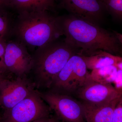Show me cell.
Returning <instances> with one entry per match:
<instances>
[{
    "label": "cell",
    "mask_w": 122,
    "mask_h": 122,
    "mask_svg": "<svg viewBox=\"0 0 122 122\" xmlns=\"http://www.w3.org/2000/svg\"><path fill=\"white\" fill-rule=\"evenodd\" d=\"M122 91L116 89L111 83H102L92 80L77 92L74 97L82 102L102 105L120 97Z\"/></svg>",
    "instance_id": "30bf717a"
},
{
    "label": "cell",
    "mask_w": 122,
    "mask_h": 122,
    "mask_svg": "<svg viewBox=\"0 0 122 122\" xmlns=\"http://www.w3.org/2000/svg\"><path fill=\"white\" fill-rule=\"evenodd\" d=\"M51 109L34 90L15 106L5 110L4 122H33L50 116Z\"/></svg>",
    "instance_id": "5b68a950"
},
{
    "label": "cell",
    "mask_w": 122,
    "mask_h": 122,
    "mask_svg": "<svg viewBox=\"0 0 122 122\" xmlns=\"http://www.w3.org/2000/svg\"><path fill=\"white\" fill-rule=\"evenodd\" d=\"M9 0H0V7L4 5H8Z\"/></svg>",
    "instance_id": "7402d4cb"
},
{
    "label": "cell",
    "mask_w": 122,
    "mask_h": 122,
    "mask_svg": "<svg viewBox=\"0 0 122 122\" xmlns=\"http://www.w3.org/2000/svg\"><path fill=\"white\" fill-rule=\"evenodd\" d=\"M59 6L71 15L98 25L107 12L102 0H59Z\"/></svg>",
    "instance_id": "52a82bcc"
},
{
    "label": "cell",
    "mask_w": 122,
    "mask_h": 122,
    "mask_svg": "<svg viewBox=\"0 0 122 122\" xmlns=\"http://www.w3.org/2000/svg\"><path fill=\"white\" fill-rule=\"evenodd\" d=\"M39 92L56 116L63 122H86L81 101L70 95L50 91Z\"/></svg>",
    "instance_id": "8992f818"
},
{
    "label": "cell",
    "mask_w": 122,
    "mask_h": 122,
    "mask_svg": "<svg viewBox=\"0 0 122 122\" xmlns=\"http://www.w3.org/2000/svg\"><path fill=\"white\" fill-rule=\"evenodd\" d=\"M75 48L65 41H56L36 49L32 70L35 85L49 89L53 81L72 56L78 54Z\"/></svg>",
    "instance_id": "3957f363"
},
{
    "label": "cell",
    "mask_w": 122,
    "mask_h": 122,
    "mask_svg": "<svg viewBox=\"0 0 122 122\" xmlns=\"http://www.w3.org/2000/svg\"><path fill=\"white\" fill-rule=\"evenodd\" d=\"M35 85L24 77L12 81L5 79L0 83V106L5 111L11 109L35 90Z\"/></svg>",
    "instance_id": "9c48e42d"
},
{
    "label": "cell",
    "mask_w": 122,
    "mask_h": 122,
    "mask_svg": "<svg viewBox=\"0 0 122 122\" xmlns=\"http://www.w3.org/2000/svg\"><path fill=\"white\" fill-rule=\"evenodd\" d=\"M18 14L14 33L17 41L27 48L37 49L56 41L63 35L61 16H55L47 11Z\"/></svg>",
    "instance_id": "7a4b0ae2"
},
{
    "label": "cell",
    "mask_w": 122,
    "mask_h": 122,
    "mask_svg": "<svg viewBox=\"0 0 122 122\" xmlns=\"http://www.w3.org/2000/svg\"><path fill=\"white\" fill-rule=\"evenodd\" d=\"M113 54L100 51L91 56L80 55L85 61L87 69L93 70L110 66H114V60Z\"/></svg>",
    "instance_id": "4fadbf2b"
},
{
    "label": "cell",
    "mask_w": 122,
    "mask_h": 122,
    "mask_svg": "<svg viewBox=\"0 0 122 122\" xmlns=\"http://www.w3.org/2000/svg\"><path fill=\"white\" fill-rule=\"evenodd\" d=\"M115 66H110L92 70L90 73L93 81L102 83H111L113 82L117 72Z\"/></svg>",
    "instance_id": "5bb4252c"
},
{
    "label": "cell",
    "mask_w": 122,
    "mask_h": 122,
    "mask_svg": "<svg viewBox=\"0 0 122 122\" xmlns=\"http://www.w3.org/2000/svg\"><path fill=\"white\" fill-rule=\"evenodd\" d=\"M56 0H9L8 5L24 12L52 11L55 8Z\"/></svg>",
    "instance_id": "7c38bea8"
},
{
    "label": "cell",
    "mask_w": 122,
    "mask_h": 122,
    "mask_svg": "<svg viewBox=\"0 0 122 122\" xmlns=\"http://www.w3.org/2000/svg\"><path fill=\"white\" fill-rule=\"evenodd\" d=\"M114 87L119 91H122V70L118 69L116 77L113 82Z\"/></svg>",
    "instance_id": "d6986e66"
},
{
    "label": "cell",
    "mask_w": 122,
    "mask_h": 122,
    "mask_svg": "<svg viewBox=\"0 0 122 122\" xmlns=\"http://www.w3.org/2000/svg\"><path fill=\"white\" fill-rule=\"evenodd\" d=\"M4 61L7 70L18 77H24L32 68V56L26 46L17 40L6 43Z\"/></svg>",
    "instance_id": "ba28073f"
},
{
    "label": "cell",
    "mask_w": 122,
    "mask_h": 122,
    "mask_svg": "<svg viewBox=\"0 0 122 122\" xmlns=\"http://www.w3.org/2000/svg\"><path fill=\"white\" fill-rule=\"evenodd\" d=\"M8 29V23L6 18L0 15V38H3Z\"/></svg>",
    "instance_id": "ac0fdd59"
},
{
    "label": "cell",
    "mask_w": 122,
    "mask_h": 122,
    "mask_svg": "<svg viewBox=\"0 0 122 122\" xmlns=\"http://www.w3.org/2000/svg\"><path fill=\"white\" fill-rule=\"evenodd\" d=\"M61 18L64 41L75 48L79 55L91 56L100 51L117 56L122 54V45L114 34L71 14Z\"/></svg>",
    "instance_id": "6da1fadb"
},
{
    "label": "cell",
    "mask_w": 122,
    "mask_h": 122,
    "mask_svg": "<svg viewBox=\"0 0 122 122\" xmlns=\"http://www.w3.org/2000/svg\"><path fill=\"white\" fill-rule=\"evenodd\" d=\"M33 122H60L59 120L56 116L50 117V116L47 117L43 118L38 120H36Z\"/></svg>",
    "instance_id": "ffe728a7"
},
{
    "label": "cell",
    "mask_w": 122,
    "mask_h": 122,
    "mask_svg": "<svg viewBox=\"0 0 122 122\" xmlns=\"http://www.w3.org/2000/svg\"><path fill=\"white\" fill-rule=\"evenodd\" d=\"M6 46L3 38H0V74L2 75L7 71L4 61Z\"/></svg>",
    "instance_id": "2e32d148"
},
{
    "label": "cell",
    "mask_w": 122,
    "mask_h": 122,
    "mask_svg": "<svg viewBox=\"0 0 122 122\" xmlns=\"http://www.w3.org/2000/svg\"><path fill=\"white\" fill-rule=\"evenodd\" d=\"M120 96L110 102L102 105H93L81 102L86 122H112L114 110Z\"/></svg>",
    "instance_id": "8fae6325"
},
{
    "label": "cell",
    "mask_w": 122,
    "mask_h": 122,
    "mask_svg": "<svg viewBox=\"0 0 122 122\" xmlns=\"http://www.w3.org/2000/svg\"><path fill=\"white\" fill-rule=\"evenodd\" d=\"M92 80L80 55L71 57L51 84L50 91L74 97L79 90Z\"/></svg>",
    "instance_id": "277c9868"
},
{
    "label": "cell",
    "mask_w": 122,
    "mask_h": 122,
    "mask_svg": "<svg viewBox=\"0 0 122 122\" xmlns=\"http://www.w3.org/2000/svg\"><path fill=\"white\" fill-rule=\"evenodd\" d=\"M112 56L115 61L114 66L122 70V57L113 54Z\"/></svg>",
    "instance_id": "44dd1931"
},
{
    "label": "cell",
    "mask_w": 122,
    "mask_h": 122,
    "mask_svg": "<svg viewBox=\"0 0 122 122\" xmlns=\"http://www.w3.org/2000/svg\"><path fill=\"white\" fill-rule=\"evenodd\" d=\"M4 79H5L4 78L3 76H2V75L0 74V83H1Z\"/></svg>",
    "instance_id": "603a6c76"
},
{
    "label": "cell",
    "mask_w": 122,
    "mask_h": 122,
    "mask_svg": "<svg viewBox=\"0 0 122 122\" xmlns=\"http://www.w3.org/2000/svg\"><path fill=\"white\" fill-rule=\"evenodd\" d=\"M112 122H122V94L114 110Z\"/></svg>",
    "instance_id": "e0dca14e"
},
{
    "label": "cell",
    "mask_w": 122,
    "mask_h": 122,
    "mask_svg": "<svg viewBox=\"0 0 122 122\" xmlns=\"http://www.w3.org/2000/svg\"><path fill=\"white\" fill-rule=\"evenodd\" d=\"M107 12L122 20V0H102Z\"/></svg>",
    "instance_id": "9a60e30c"
}]
</instances>
